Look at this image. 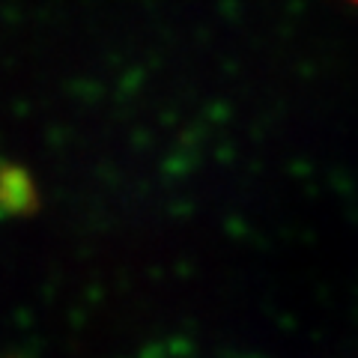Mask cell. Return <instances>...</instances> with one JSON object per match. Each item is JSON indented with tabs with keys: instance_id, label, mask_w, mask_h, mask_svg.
Listing matches in <instances>:
<instances>
[{
	"instance_id": "6da1fadb",
	"label": "cell",
	"mask_w": 358,
	"mask_h": 358,
	"mask_svg": "<svg viewBox=\"0 0 358 358\" xmlns=\"http://www.w3.org/2000/svg\"><path fill=\"white\" fill-rule=\"evenodd\" d=\"M355 3H358V0H355Z\"/></svg>"
}]
</instances>
